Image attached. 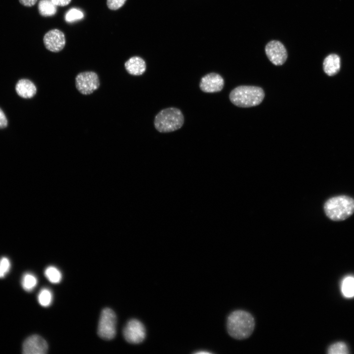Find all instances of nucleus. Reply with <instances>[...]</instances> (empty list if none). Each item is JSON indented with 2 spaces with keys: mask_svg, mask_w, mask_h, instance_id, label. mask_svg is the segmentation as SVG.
<instances>
[{
  "mask_svg": "<svg viewBox=\"0 0 354 354\" xmlns=\"http://www.w3.org/2000/svg\"><path fill=\"white\" fill-rule=\"evenodd\" d=\"M51 1L56 6H65L68 5L71 0H51Z\"/></svg>",
  "mask_w": 354,
  "mask_h": 354,
  "instance_id": "25",
  "label": "nucleus"
},
{
  "mask_svg": "<svg viewBox=\"0 0 354 354\" xmlns=\"http://www.w3.org/2000/svg\"><path fill=\"white\" fill-rule=\"evenodd\" d=\"M39 303L43 307L49 306L52 301V294L51 292L47 288L41 289L38 295Z\"/></svg>",
  "mask_w": 354,
  "mask_h": 354,
  "instance_id": "19",
  "label": "nucleus"
},
{
  "mask_svg": "<svg viewBox=\"0 0 354 354\" xmlns=\"http://www.w3.org/2000/svg\"><path fill=\"white\" fill-rule=\"evenodd\" d=\"M84 15L80 9L76 8L70 9L65 14V20L67 22L72 23L82 19Z\"/></svg>",
  "mask_w": 354,
  "mask_h": 354,
  "instance_id": "21",
  "label": "nucleus"
},
{
  "mask_svg": "<svg viewBox=\"0 0 354 354\" xmlns=\"http://www.w3.org/2000/svg\"><path fill=\"white\" fill-rule=\"evenodd\" d=\"M75 87L78 91L83 95H89L97 90L100 86V80L97 74L91 71L79 73L75 77Z\"/></svg>",
  "mask_w": 354,
  "mask_h": 354,
  "instance_id": "6",
  "label": "nucleus"
},
{
  "mask_svg": "<svg viewBox=\"0 0 354 354\" xmlns=\"http://www.w3.org/2000/svg\"><path fill=\"white\" fill-rule=\"evenodd\" d=\"M37 279L32 273H25L21 281V284L23 288L27 292L31 291L36 286Z\"/></svg>",
  "mask_w": 354,
  "mask_h": 354,
  "instance_id": "17",
  "label": "nucleus"
},
{
  "mask_svg": "<svg viewBox=\"0 0 354 354\" xmlns=\"http://www.w3.org/2000/svg\"><path fill=\"white\" fill-rule=\"evenodd\" d=\"M11 267L9 260L6 257L0 259V278L4 277L9 272Z\"/></svg>",
  "mask_w": 354,
  "mask_h": 354,
  "instance_id": "22",
  "label": "nucleus"
},
{
  "mask_svg": "<svg viewBox=\"0 0 354 354\" xmlns=\"http://www.w3.org/2000/svg\"><path fill=\"white\" fill-rule=\"evenodd\" d=\"M44 274L47 279L52 283H58L62 278L60 271L53 266L47 267L45 270Z\"/></svg>",
  "mask_w": 354,
  "mask_h": 354,
  "instance_id": "18",
  "label": "nucleus"
},
{
  "mask_svg": "<svg viewBox=\"0 0 354 354\" xmlns=\"http://www.w3.org/2000/svg\"><path fill=\"white\" fill-rule=\"evenodd\" d=\"M7 125V120L6 117L0 108V128H3L6 127Z\"/></svg>",
  "mask_w": 354,
  "mask_h": 354,
  "instance_id": "24",
  "label": "nucleus"
},
{
  "mask_svg": "<svg viewBox=\"0 0 354 354\" xmlns=\"http://www.w3.org/2000/svg\"><path fill=\"white\" fill-rule=\"evenodd\" d=\"M209 353H210L209 352H206V351H203V352L199 351V352H196V354H209Z\"/></svg>",
  "mask_w": 354,
  "mask_h": 354,
  "instance_id": "27",
  "label": "nucleus"
},
{
  "mask_svg": "<svg viewBox=\"0 0 354 354\" xmlns=\"http://www.w3.org/2000/svg\"><path fill=\"white\" fill-rule=\"evenodd\" d=\"M117 318L110 308H104L101 312L98 326V335L105 340H111L116 334Z\"/></svg>",
  "mask_w": 354,
  "mask_h": 354,
  "instance_id": "5",
  "label": "nucleus"
},
{
  "mask_svg": "<svg viewBox=\"0 0 354 354\" xmlns=\"http://www.w3.org/2000/svg\"><path fill=\"white\" fill-rule=\"evenodd\" d=\"M126 0H107V5L109 9L116 10L121 7Z\"/></svg>",
  "mask_w": 354,
  "mask_h": 354,
  "instance_id": "23",
  "label": "nucleus"
},
{
  "mask_svg": "<svg viewBox=\"0 0 354 354\" xmlns=\"http://www.w3.org/2000/svg\"><path fill=\"white\" fill-rule=\"evenodd\" d=\"M45 47L49 51L57 53L61 51L65 45V37L62 31L53 29L45 33L43 37Z\"/></svg>",
  "mask_w": 354,
  "mask_h": 354,
  "instance_id": "9",
  "label": "nucleus"
},
{
  "mask_svg": "<svg viewBox=\"0 0 354 354\" xmlns=\"http://www.w3.org/2000/svg\"><path fill=\"white\" fill-rule=\"evenodd\" d=\"M255 327L253 316L244 310H236L228 316L227 322V331L233 338L242 340L249 337Z\"/></svg>",
  "mask_w": 354,
  "mask_h": 354,
  "instance_id": "1",
  "label": "nucleus"
},
{
  "mask_svg": "<svg viewBox=\"0 0 354 354\" xmlns=\"http://www.w3.org/2000/svg\"><path fill=\"white\" fill-rule=\"evenodd\" d=\"M340 64L339 57L335 54H330L327 56L324 60V70L329 76L334 75L339 71Z\"/></svg>",
  "mask_w": 354,
  "mask_h": 354,
  "instance_id": "14",
  "label": "nucleus"
},
{
  "mask_svg": "<svg viewBox=\"0 0 354 354\" xmlns=\"http://www.w3.org/2000/svg\"><path fill=\"white\" fill-rule=\"evenodd\" d=\"M324 210L326 215L333 221L344 220L354 212V199L346 195L332 197L325 203Z\"/></svg>",
  "mask_w": 354,
  "mask_h": 354,
  "instance_id": "2",
  "label": "nucleus"
},
{
  "mask_svg": "<svg viewBox=\"0 0 354 354\" xmlns=\"http://www.w3.org/2000/svg\"><path fill=\"white\" fill-rule=\"evenodd\" d=\"M341 291L345 297H354V276L348 275L343 278L341 284Z\"/></svg>",
  "mask_w": 354,
  "mask_h": 354,
  "instance_id": "16",
  "label": "nucleus"
},
{
  "mask_svg": "<svg viewBox=\"0 0 354 354\" xmlns=\"http://www.w3.org/2000/svg\"><path fill=\"white\" fill-rule=\"evenodd\" d=\"M265 52L269 60L276 65H282L288 57L285 47L277 40L269 42L265 47Z\"/></svg>",
  "mask_w": 354,
  "mask_h": 354,
  "instance_id": "8",
  "label": "nucleus"
},
{
  "mask_svg": "<svg viewBox=\"0 0 354 354\" xmlns=\"http://www.w3.org/2000/svg\"><path fill=\"white\" fill-rule=\"evenodd\" d=\"M123 334L128 342L138 344L145 339L146 329L143 324L139 320L131 319L124 326Z\"/></svg>",
  "mask_w": 354,
  "mask_h": 354,
  "instance_id": "7",
  "label": "nucleus"
},
{
  "mask_svg": "<svg viewBox=\"0 0 354 354\" xmlns=\"http://www.w3.org/2000/svg\"><path fill=\"white\" fill-rule=\"evenodd\" d=\"M57 6L51 0H40L38 3V9L41 16H52L56 13Z\"/></svg>",
  "mask_w": 354,
  "mask_h": 354,
  "instance_id": "15",
  "label": "nucleus"
},
{
  "mask_svg": "<svg viewBox=\"0 0 354 354\" xmlns=\"http://www.w3.org/2000/svg\"><path fill=\"white\" fill-rule=\"evenodd\" d=\"M17 94L24 98H31L37 91L36 87L33 82L28 79L20 80L16 85Z\"/></svg>",
  "mask_w": 354,
  "mask_h": 354,
  "instance_id": "13",
  "label": "nucleus"
},
{
  "mask_svg": "<svg viewBox=\"0 0 354 354\" xmlns=\"http://www.w3.org/2000/svg\"><path fill=\"white\" fill-rule=\"evenodd\" d=\"M263 89L258 87L238 86L230 93L229 98L234 105L240 107H250L259 105L264 99Z\"/></svg>",
  "mask_w": 354,
  "mask_h": 354,
  "instance_id": "3",
  "label": "nucleus"
},
{
  "mask_svg": "<svg viewBox=\"0 0 354 354\" xmlns=\"http://www.w3.org/2000/svg\"><path fill=\"white\" fill-rule=\"evenodd\" d=\"M124 67L129 74L139 76L143 74L146 71V64L141 57L134 56L125 62Z\"/></svg>",
  "mask_w": 354,
  "mask_h": 354,
  "instance_id": "12",
  "label": "nucleus"
},
{
  "mask_svg": "<svg viewBox=\"0 0 354 354\" xmlns=\"http://www.w3.org/2000/svg\"><path fill=\"white\" fill-rule=\"evenodd\" d=\"M46 341L37 335L29 337L24 342L22 352L25 354H44L47 352Z\"/></svg>",
  "mask_w": 354,
  "mask_h": 354,
  "instance_id": "10",
  "label": "nucleus"
},
{
  "mask_svg": "<svg viewBox=\"0 0 354 354\" xmlns=\"http://www.w3.org/2000/svg\"><path fill=\"white\" fill-rule=\"evenodd\" d=\"M327 353L329 354H347L349 352L348 348L345 343L338 342L330 346Z\"/></svg>",
  "mask_w": 354,
  "mask_h": 354,
  "instance_id": "20",
  "label": "nucleus"
},
{
  "mask_svg": "<svg viewBox=\"0 0 354 354\" xmlns=\"http://www.w3.org/2000/svg\"><path fill=\"white\" fill-rule=\"evenodd\" d=\"M184 117L177 108L171 107L160 111L155 116L154 124L157 131L162 133L171 132L181 127Z\"/></svg>",
  "mask_w": 354,
  "mask_h": 354,
  "instance_id": "4",
  "label": "nucleus"
},
{
  "mask_svg": "<svg viewBox=\"0 0 354 354\" xmlns=\"http://www.w3.org/2000/svg\"><path fill=\"white\" fill-rule=\"evenodd\" d=\"M37 0H19L20 2L24 6L31 7L37 2Z\"/></svg>",
  "mask_w": 354,
  "mask_h": 354,
  "instance_id": "26",
  "label": "nucleus"
},
{
  "mask_svg": "<svg viewBox=\"0 0 354 354\" xmlns=\"http://www.w3.org/2000/svg\"><path fill=\"white\" fill-rule=\"evenodd\" d=\"M224 84V80L220 75L215 73H210L202 78L200 88L205 92H216L222 89Z\"/></svg>",
  "mask_w": 354,
  "mask_h": 354,
  "instance_id": "11",
  "label": "nucleus"
}]
</instances>
